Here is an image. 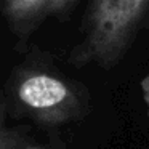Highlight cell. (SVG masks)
<instances>
[{
    "label": "cell",
    "mask_w": 149,
    "mask_h": 149,
    "mask_svg": "<svg viewBox=\"0 0 149 149\" xmlns=\"http://www.w3.org/2000/svg\"><path fill=\"white\" fill-rule=\"evenodd\" d=\"M7 103L0 98V149H15L23 139L19 130L8 128L7 123Z\"/></svg>",
    "instance_id": "cell-4"
},
{
    "label": "cell",
    "mask_w": 149,
    "mask_h": 149,
    "mask_svg": "<svg viewBox=\"0 0 149 149\" xmlns=\"http://www.w3.org/2000/svg\"><path fill=\"white\" fill-rule=\"evenodd\" d=\"M26 149H43V148H26Z\"/></svg>",
    "instance_id": "cell-6"
},
{
    "label": "cell",
    "mask_w": 149,
    "mask_h": 149,
    "mask_svg": "<svg viewBox=\"0 0 149 149\" xmlns=\"http://www.w3.org/2000/svg\"><path fill=\"white\" fill-rule=\"evenodd\" d=\"M149 24V0H91L82 39L71 52L75 68L112 69L125 58Z\"/></svg>",
    "instance_id": "cell-1"
},
{
    "label": "cell",
    "mask_w": 149,
    "mask_h": 149,
    "mask_svg": "<svg viewBox=\"0 0 149 149\" xmlns=\"http://www.w3.org/2000/svg\"><path fill=\"white\" fill-rule=\"evenodd\" d=\"M80 0H0V13L16 37L26 40L48 18L66 19Z\"/></svg>",
    "instance_id": "cell-3"
},
{
    "label": "cell",
    "mask_w": 149,
    "mask_h": 149,
    "mask_svg": "<svg viewBox=\"0 0 149 149\" xmlns=\"http://www.w3.org/2000/svg\"><path fill=\"white\" fill-rule=\"evenodd\" d=\"M15 95L42 123H64L87 112V96L80 88L43 69H21Z\"/></svg>",
    "instance_id": "cell-2"
},
{
    "label": "cell",
    "mask_w": 149,
    "mask_h": 149,
    "mask_svg": "<svg viewBox=\"0 0 149 149\" xmlns=\"http://www.w3.org/2000/svg\"><path fill=\"white\" fill-rule=\"evenodd\" d=\"M139 88H141V95H143V101L146 103V107H148L149 112V74H146L144 77L139 82Z\"/></svg>",
    "instance_id": "cell-5"
}]
</instances>
